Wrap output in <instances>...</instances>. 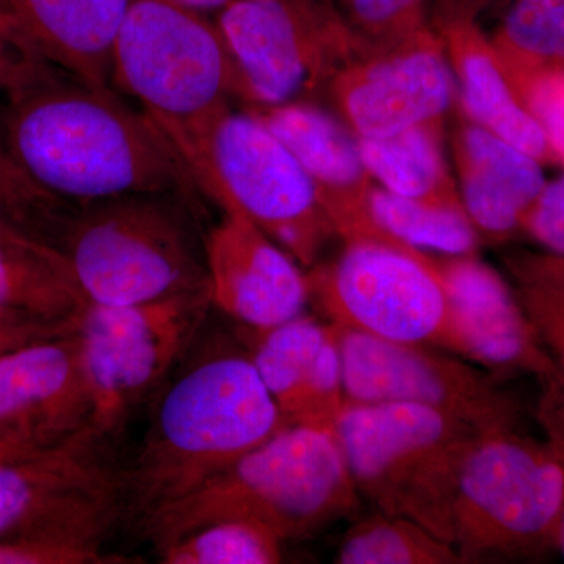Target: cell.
Masks as SVG:
<instances>
[{"instance_id":"cell-1","label":"cell","mask_w":564,"mask_h":564,"mask_svg":"<svg viewBox=\"0 0 564 564\" xmlns=\"http://www.w3.org/2000/svg\"><path fill=\"white\" fill-rule=\"evenodd\" d=\"M7 96L3 147L62 202L80 206L132 193L202 195L169 137L113 88L93 87L43 63Z\"/></svg>"},{"instance_id":"cell-2","label":"cell","mask_w":564,"mask_h":564,"mask_svg":"<svg viewBox=\"0 0 564 564\" xmlns=\"http://www.w3.org/2000/svg\"><path fill=\"white\" fill-rule=\"evenodd\" d=\"M288 426L243 347H218L172 375L131 469L124 514L143 522Z\"/></svg>"},{"instance_id":"cell-3","label":"cell","mask_w":564,"mask_h":564,"mask_svg":"<svg viewBox=\"0 0 564 564\" xmlns=\"http://www.w3.org/2000/svg\"><path fill=\"white\" fill-rule=\"evenodd\" d=\"M361 494L334 430L288 425L195 491L140 522L155 551L223 519L299 540L359 510Z\"/></svg>"},{"instance_id":"cell-4","label":"cell","mask_w":564,"mask_h":564,"mask_svg":"<svg viewBox=\"0 0 564 564\" xmlns=\"http://www.w3.org/2000/svg\"><path fill=\"white\" fill-rule=\"evenodd\" d=\"M196 203L181 193H132L74 207L57 248L87 302L132 306L209 284Z\"/></svg>"},{"instance_id":"cell-5","label":"cell","mask_w":564,"mask_h":564,"mask_svg":"<svg viewBox=\"0 0 564 564\" xmlns=\"http://www.w3.org/2000/svg\"><path fill=\"white\" fill-rule=\"evenodd\" d=\"M334 433L361 496L452 544L459 475L480 432L417 404L347 402Z\"/></svg>"},{"instance_id":"cell-6","label":"cell","mask_w":564,"mask_h":564,"mask_svg":"<svg viewBox=\"0 0 564 564\" xmlns=\"http://www.w3.org/2000/svg\"><path fill=\"white\" fill-rule=\"evenodd\" d=\"M111 87L139 102L176 151L240 101L217 20L172 0H132L115 40Z\"/></svg>"},{"instance_id":"cell-7","label":"cell","mask_w":564,"mask_h":564,"mask_svg":"<svg viewBox=\"0 0 564 564\" xmlns=\"http://www.w3.org/2000/svg\"><path fill=\"white\" fill-rule=\"evenodd\" d=\"M177 152L202 195L243 215L303 269L337 239L302 163L243 107H226Z\"/></svg>"},{"instance_id":"cell-8","label":"cell","mask_w":564,"mask_h":564,"mask_svg":"<svg viewBox=\"0 0 564 564\" xmlns=\"http://www.w3.org/2000/svg\"><path fill=\"white\" fill-rule=\"evenodd\" d=\"M563 510L564 463L545 437L480 433L459 475L452 544L463 563L536 558L558 549Z\"/></svg>"},{"instance_id":"cell-9","label":"cell","mask_w":564,"mask_h":564,"mask_svg":"<svg viewBox=\"0 0 564 564\" xmlns=\"http://www.w3.org/2000/svg\"><path fill=\"white\" fill-rule=\"evenodd\" d=\"M209 284L132 306L85 307L77 323L93 400L91 432L106 443L161 392L209 317Z\"/></svg>"},{"instance_id":"cell-10","label":"cell","mask_w":564,"mask_h":564,"mask_svg":"<svg viewBox=\"0 0 564 564\" xmlns=\"http://www.w3.org/2000/svg\"><path fill=\"white\" fill-rule=\"evenodd\" d=\"M310 302L333 325L452 351L451 306L436 258L414 247L344 243L333 261L307 269Z\"/></svg>"},{"instance_id":"cell-11","label":"cell","mask_w":564,"mask_h":564,"mask_svg":"<svg viewBox=\"0 0 564 564\" xmlns=\"http://www.w3.org/2000/svg\"><path fill=\"white\" fill-rule=\"evenodd\" d=\"M240 106L317 102L355 47L334 0H242L215 17Z\"/></svg>"},{"instance_id":"cell-12","label":"cell","mask_w":564,"mask_h":564,"mask_svg":"<svg viewBox=\"0 0 564 564\" xmlns=\"http://www.w3.org/2000/svg\"><path fill=\"white\" fill-rule=\"evenodd\" d=\"M85 432L68 443L0 463V541L31 538L102 547L124 518L121 470Z\"/></svg>"},{"instance_id":"cell-13","label":"cell","mask_w":564,"mask_h":564,"mask_svg":"<svg viewBox=\"0 0 564 564\" xmlns=\"http://www.w3.org/2000/svg\"><path fill=\"white\" fill-rule=\"evenodd\" d=\"M348 403H406L459 419L480 433L519 429L524 406L491 373L433 347L392 343L334 325Z\"/></svg>"},{"instance_id":"cell-14","label":"cell","mask_w":564,"mask_h":564,"mask_svg":"<svg viewBox=\"0 0 564 564\" xmlns=\"http://www.w3.org/2000/svg\"><path fill=\"white\" fill-rule=\"evenodd\" d=\"M326 99L355 137L389 139L445 122L456 102V84L437 33L413 46L355 58L337 73Z\"/></svg>"},{"instance_id":"cell-15","label":"cell","mask_w":564,"mask_h":564,"mask_svg":"<svg viewBox=\"0 0 564 564\" xmlns=\"http://www.w3.org/2000/svg\"><path fill=\"white\" fill-rule=\"evenodd\" d=\"M436 265L451 306L452 352L502 383L519 377L540 386L560 380L510 280L477 254L444 256Z\"/></svg>"},{"instance_id":"cell-16","label":"cell","mask_w":564,"mask_h":564,"mask_svg":"<svg viewBox=\"0 0 564 564\" xmlns=\"http://www.w3.org/2000/svg\"><path fill=\"white\" fill-rule=\"evenodd\" d=\"M91 417L76 332L0 356V443L47 451L91 432Z\"/></svg>"},{"instance_id":"cell-17","label":"cell","mask_w":564,"mask_h":564,"mask_svg":"<svg viewBox=\"0 0 564 564\" xmlns=\"http://www.w3.org/2000/svg\"><path fill=\"white\" fill-rule=\"evenodd\" d=\"M240 107L262 121L302 163L340 242L411 247L375 218L372 174L359 154L356 137L334 111L318 102Z\"/></svg>"},{"instance_id":"cell-18","label":"cell","mask_w":564,"mask_h":564,"mask_svg":"<svg viewBox=\"0 0 564 564\" xmlns=\"http://www.w3.org/2000/svg\"><path fill=\"white\" fill-rule=\"evenodd\" d=\"M212 304L252 329L273 328L304 314L306 272L243 215L223 212L204 236Z\"/></svg>"},{"instance_id":"cell-19","label":"cell","mask_w":564,"mask_h":564,"mask_svg":"<svg viewBox=\"0 0 564 564\" xmlns=\"http://www.w3.org/2000/svg\"><path fill=\"white\" fill-rule=\"evenodd\" d=\"M242 329L243 348L284 422L336 429L347 397L343 356L333 323L303 314L273 328Z\"/></svg>"},{"instance_id":"cell-20","label":"cell","mask_w":564,"mask_h":564,"mask_svg":"<svg viewBox=\"0 0 564 564\" xmlns=\"http://www.w3.org/2000/svg\"><path fill=\"white\" fill-rule=\"evenodd\" d=\"M455 117L452 152L464 210L484 242H510L547 182L544 165L458 109Z\"/></svg>"},{"instance_id":"cell-21","label":"cell","mask_w":564,"mask_h":564,"mask_svg":"<svg viewBox=\"0 0 564 564\" xmlns=\"http://www.w3.org/2000/svg\"><path fill=\"white\" fill-rule=\"evenodd\" d=\"M132 0H0L25 54L98 88L111 87L115 40Z\"/></svg>"},{"instance_id":"cell-22","label":"cell","mask_w":564,"mask_h":564,"mask_svg":"<svg viewBox=\"0 0 564 564\" xmlns=\"http://www.w3.org/2000/svg\"><path fill=\"white\" fill-rule=\"evenodd\" d=\"M440 36L455 77L456 109L543 165H558L547 137L508 80L478 21L454 25Z\"/></svg>"},{"instance_id":"cell-23","label":"cell","mask_w":564,"mask_h":564,"mask_svg":"<svg viewBox=\"0 0 564 564\" xmlns=\"http://www.w3.org/2000/svg\"><path fill=\"white\" fill-rule=\"evenodd\" d=\"M445 122H430L389 139L356 137L359 154L380 187L403 198L464 210L444 154Z\"/></svg>"},{"instance_id":"cell-24","label":"cell","mask_w":564,"mask_h":564,"mask_svg":"<svg viewBox=\"0 0 564 564\" xmlns=\"http://www.w3.org/2000/svg\"><path fill=\"white\" fill-rule=\"evenodd\" d=\"M87 306L68 259L55 245L28 232L0 239V310L77 318Z\"/></svg>"},{"instance_id":"cell-25","label":"cell","mask_w":564,"mask_h":564,"mask_svg":"<svg viewBox=\"0 0 564 564\" xmlns=\"http://www.w3.org/2000/svg\"><path fill=\"white\" fill-rule=\"evenodd\" d=\"M489 35L511 85L564 69V0H511Z\"/></svg>"},{"instance_id":"cell-26","label":"cell","mask_w":564,"mask_h":564,"mask_svg":"<svg viewBox=\"0 0 564 564\" xmlns=\"http://www.w3.org/2000/svg\"><path fill=\"white\" fill-rule=\"evenodd\" d=\"M334 562L339 564H458L451 543L425 527L402 518L377 513L359 519L345 533Z\"/></svg>"},{"instance_id":"cell-27","label":"cell","mask_w":564,"mask_h":564,"mask_svg":"<svg viewBox=\"0 0 564 564\" xmlns=\"http://www.w3.org/2000/svg\"><path fill=\"white\" fill-rule=\"evenodd\" d=\"M372 210L381 228L419 250L470 256L484 243L466 212L403 198L380 185L373 187Z\"/></svg>"},{"instance_id":"cell-28","label":"cell","mask_w":564,"mask_h":564,"mask_svg":"<svg viewBox=\"0 0 564 564\" xmlns=\"http://www.w3.org/2000/svg\"><path fill=\"white\" fill-rule=\"evenodd\" d=\"M503 265L564 389V256L513 250L503 256Z\"/></svg>"},{"instance_id":"cell-29","label":"cell","mask_w":564,"mask_h":564,"mask_svg":"<svg viewBox=\"0 0 564 564\" xmlns=\"http://www.w3.org/2000/svg\"><path fill=\"white\" fill-rule=\"evenodd\" d=\"M284 540L261 522L223 519L163 545L158 554L165 564H276Z\"/></svg>"},{"instance_id":"cell-30","label":"cell","mask_w":564,"mask_h":564,"mask_svg":"<svg viewBox=\"0 0 564 564\" xmlns=\"http://www.w3.org/2000/svg\"><path fill=\"white\" fill-rule=\"evenodd\" d=\"M356 58L380 57L434 35L429 0H334Z\"/></svg>"},{"instance_id":"cell-31","label":"cell","mask_w":564,"mask_h":564,"mask_svg":"<svg viewBox=\"0 0 564 564\" xmlns=\"http://www.w3.org/2000/svg\"><path fill=\"white\" fill-rule=\"evenodd\" d=\"M0 207L25 232L55 245L76 206L43 191L0 143Z\"/></svg>"},{"instance_id":"cell-32","label":"cell","mask_w":564,"mask_h":564,"mask_svg":"<svg viewBox=\"0 0 564 564\" xmlns=\"http://www.w3.org/2000/svg\"><path fill=\"white\" fill-rule=\"evenodd\" d=\"M564 166V69L545 70L514 87Z\"/></svg>"},{"instance_id":"cell-33","label":"cell","mask_w":564,"mask_h":564,"mask_svg":"<svg viewBox=\"0 0 564 564\" xmlns=\"http://www.w3.org/2000/svg\"><path fill=\"white\" fill-rule=\"evenodd\" d=\"M113 564L128 563L124 556L107 554L102 547L61 543V541H0V564Z\"/></svg>"},{"instance_id":"cell-34","label":"cell","mask_w":564,"mask_h":564,"mask_svg":"<svg viewBox=\"0 0 564 564\" xmlns=\"http://www.w3.org/2000/svg\"><path fill=\"white\" fill-rule=\"evenodd\" d=\"M522 234L545 251L564 256V174L545 182L536 202L527 212Z\"/></svg>"},{"instance_id":"cell-35","label":"cell","mask_w":564,"mask_h":564,"mask_svg":"<svg viewBox=\"0 0 564 564\" xmlns=\"http://www.w3.org/2000/svg\"><path fill=\"white\" fill-rule=\"evenodd\" d=\"M77 318H54L21 310H0V356L41 340L76 332Z\"/></svg>"},{"instance_id":"cell-36","label":"cell","mask_w":564,"mask_h":564,"mask_svg":"<svg viewBox=\"0 0 564 564\" xmlns=\"http://www.w3.org/2000/svg\"><path fill=\"white\" fill-rule=\"evenodd\" d=\"M536 417L544 437L558 452L564 463V389L562 380L540 386ZM558 549L564 555V510L560 525Z\"/></svg>"},{"instance_id":"cell-37","label":"cell","mask_w":564,"mask_h":564,"mask_svg":"<svg viewBox=\"0 0 564 564\" xmlns=\"http://www.w3.org/2000/svg\"><path fill=\"white\" fill-rule=\"evenodd\" d=\"M486 0H429L430 20L437 35L463 22L478 21Z\"/></svg>"},{"instance_id":"cell-38","label":"cell","mask_w":564,"mask_h":564,"mask_svg":"<svg viewBox=\"0 0 564 564\" xmlns=\"http://www.w3.org/2000/svg\"><path fill=\"white\" fill-rule=\"evenodd\" d=\"M43 63L0 51V93L7 95L13 90L21 82L31 77Z\"/></svg>"},{"instance_id":"cell-39","label":"cell","mask_w":564,"mask_h":564,"mask_svg":"<svg viewBox=\"0 0 564 564\" xmlns=\"http://www.w3.org/2000/svg\"><path fill=\"white\" fill-rule=\"evenodd\" d=\"M0 51L10 52V54L21 55V57L31 58L25 54L20 36L11 28L9 20L0 13ZM33 61V58H31Z\"/></svg>"},{"instance_id":"cell-40","label":"cell","mask_w":564,"mask_h":564,"mask_svg":"<svg viewBox=\"0 0 564 564\" xmlns=\"http://www.w3.org/2000/svg\"><path fill=\"white\" fill-rule=\"evenodd\" d=\"M172 2L199 11V13L217 17L220 11L229 9L234 3L242 2V0H172Z\"/></svg>"},{"instance_id":"cell-41","label":"cell","mask_w":564,"mask_h":564,"mask_svg":"<svg viewBox=\"0 0 564 564\" xmlns=\"http://www.w3.org/2000/svg\"><path fill=\"white\" fill-rule=\"evenodd\" d=\"M21 232H25L24 229L11 220L9 214L0 207V239H7V237L17 236Z\"/></svg>"},{"instance_id":"cell-42","label":"cell","mask_w":564,"mask_h":564,"mask_svg":"<svg viewBox=\"0 0 564 564\" xmlns=\"http://www.w3.org/2000/svg\"><path fill=\"white\" fill-rule=\"evenodd\" d=\"M32 454H36V452L21 451V448L11 447V445L0 443V463L11 462V459L21 458V456Z\"/></svg>"},{"instance_id":"cell-43","label":"cell","mask_w":564,"mask_h":564,"mask_svg":"<svg viewBox=\"0 0 564 564\" xmlns=\"http://www.w3.org/2000/svg\"><path fill=\"white\" fill-rule=\"evenodd\" d=\"M510 2L511 0H486L484 14L497 18Z\"/></svg>"}]
</instances>
